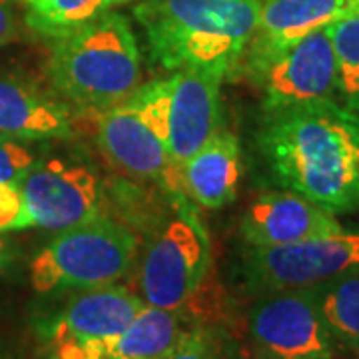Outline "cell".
Listing matches in <instances>:
<instances>
[{
  "label": "cell",
  "instance_id": "obj_1",
  "mask_svg": "<svg viewBox=\"0 0 359 359\" xmlns=\"http://www.w3.org/2000/svg\"><path fill=\"white\" fill-rule=\"evenodd\" d=\"M285 190L334 214L359 212V114L332 98L266 110L257 134Z\"/></svg>",
  "mask_w": 359,
  "mask_h": 359
},
{
  "label": "cell",
  "instance_id": "obj_2",
  "mask_svg": "<svg viewBox=\"0 0 359 359\" xmlns=\"http://www.w3.org/2000/svg\"><path fill=\"white\" fill-rule=\"evenodd\" d=\"M262 0H140L134 16L164 70L231 76L256 32Z\"/></svg>",
  "mask_w": 359,
  "mask_h": 359
},
{
  "label": "cell",
  "instance_id": "obj_3",
  "mask_svg": "<svg viewBox=\"0 0 359 359\" xmlns=\"http://www.w3.org/2000/svg\"><path fill=\"white\" fill-rule=\"evenodd\" d=\"M46 74L68 102L106 110L128 100L142 80L140 46L124 14H98L54 40Z\"/></svg>",
  "mask_w": 359,
  "mask_h": 359
},
{
  "label": "cell",
  "instance_id": "obj_4",
  "mask_svg": "<svg viewBox=\"0 0 359 359\" xmlns=\"http://www.w3.org/2000/svg\"><path fill=\"white\" fill-rule=\"evenodd\" d=\"M136 254V233L98 216L58 231L32 259L30 283L39 294L118 283L132 269Z\"/></svg>",
  "mask_w": 359,
  "mask_h": 359
},
{
  "label": "cell",
  "instance_id": "obj_5",
  "mask_svg": "<svg viewBox=\"0 0 359 359\" xmlns=\"http://www.w3.org/2000/svg\"><path fill=\"white\" fill-rule=\"evenodd\" d=\"M210 259L208 231L190 210H184L168 222L142 256L140 297L156 308L182 311L204 283Z\"/></svg>",
  "mask_w": 359,
  "mask_h": 359
},
{
  "label": "cell",
  "instance_id": "obj_6",
  "mask_svg": "<svg viewBox=\"0 0 359 359\" xmlns=\"http://www.w3.org/2000/svg\"><path fill=\"white\" fill-rule=\"evenodd\" d=\"M248 330L259 353L271 359H334L339 349L311 285L259 295L248 313Z\"/></svg>",
  "mask_w": 359,
  "mask_h": 359
},
{
  "label": "cell",
  "instance_id": "obj_7",
  "mask_svg": "<svg viewBox=\"0 0 359 359\" xmlns=\"http://www.w3.org/2000/svg\"><path fill=\"white\" fill-rule=\"evenodd\" d=\"M245 280L259 292L309 287L359 271V231L339 230L276 248H248Z\"/></svg>",
  "mask_w": 359,
  "mask_h": 359
},
{
  "label": "cell",
  "instance_id": "obj_8",
  "mask_svg": "<svg viewBox=\"0 0 359 359\" xmlns=\"http://www.w3.org/2000/svg\"><path fill=\"white\" fill-rule=\"evenodd\" d=\"M32 228L65 231L100 216V186L86 166L50 158L18 180Z\"/></svg>",
  "mask_w": 359,
  "mask_h": 359
},
{
  "label": "cell",
  "instance_id": "obj_9",
  "mask_svg": "<svg viewBox=\"0 0 359 359\" xmlns=\"http://www.w3.org/2000/svg\"><path fill=\"white\" fill-rule=\"evenodd\" d=\"M254 80L264 92L266 110L334 98L337 92V62L327 30L320 28L295 42Z\"/></svg>",
  "mask_w": 359,
  "mask_h": 359
},
{
  "label": "cell",
  "instance_id": "obj_10",
  "mask_svg": "<svg viewBox=\"0 0 359 359\" xmlns=\"http://www.w3.org/2000/svg\"><path fill=\"white\" fill-rule=\"evenodd\" d=\"M98 142L104 154L130 176L150 180L166 192L184 196L182 168L130 100L102 110L98 118Z\"/></svg>",
  "mask_w": 359,
  "mask_h": 359
},
{
  "label": "cell",
  "instance_id": "obj_11",
  "mask_svg": "<svg viewBox=\"0 0 359 359\" xmlns=\"http://www.w3.org/2000/svg\"><path fill=\"white\" fill-rule=\"evenodd\" d=\"M144 306L146 302L140 294L130 292L120 283L78 290L46 330L54 347H102L108 358V346L126 330Z\"/></svg>",
  "mask_w": 359,
  "mask_h": 359
},
{
  "label": "cell",
  "instance_id": "obj_12",
  "mask_svg": "<svg viewBox=\"0 0 359 359\" xmlns=\"http://www.w3.org/2000/svg\"><path fill=\"white\" fill-rule=\"evenodd\" d=\"M358 11L359 0H262L256 32L240 68L256 78L295 42Z\"/></svg>",
  "mask_w": 359,
  "mask_h": 359
},
{
  "label": "cell",
  "instance_id": "obj_13",
  "mask_svg": "<svg viewBox=\"0 0 359 359\" xmlns=\"http://www.w3.org/2000/svg\"><path fill=\"white\" fill-rule=\"evenodd\" d=\"M170 80L168 150L182 168L219 130V90L226 76L212 70H178Z\"/></svg>",
  "mask_w": 359,
  "mask_h": 359
},
{
  "label": "cell",
  "instance_id": "obj_14",
  "mask_svg": "<svg viewBox=\"0 0 359 359\" xmlns=\"http://www.w3.org/2000/svg\"><path fill=\"white\" fill-rule=\"evenodd\" d=\"M344 230L334 212L292 190H276L256 198L242 218L248 248H276Z\"/></svg>",
  "mask_w": 359,
  "mask_h": 359
},
{
  "label": "cell",
  "instance_id": "obj_15",
  "mask_svg": "<svg viewBox=\"0 0 359 359\" xmlns=\"http://www.w3.org/2000/svg\"><path fill=\"white\" fill-rule=\"evenodd\" d=\"M0 136L20 142L66 140L74 136L70 106L39 86L0 78Z\"/></svg>",
  "mask_w": 359,
  "mask_h": 359
},
{
  "label": "cell",
  "instance_id": "obj_16",
  "mask_svg": "<svg viewBox=\"0 0 359 359\" xmlns=\"http://www.w3.org/2000/svg\"><path fill=\"white\" fill-rule=\"evenodd\" d=\"M184 194L200 208L216 210L238 196L242 178V148L236 134L218 130L182 166Z\"/></svg>",
  "mask_w": 359,
  "mask_h": 359
},
{
  "label": "cell",
  "instance_id": "obj_17",
  "mask_svg": "<svg viewBox=\"0 0 359 359\" xmlns=\"http://www.w3.org/2000/svg\"><path fill=\"white\" fill-rule=\"evenodd\" d=\"M182 334L180 311L146 304L108 346V359H166Z\"/></svg>",
  "mask_w": 359,
  "mask_h": 359
},
{
  "label": "cell",
  "instance_id": "obj_18",
  "mask_svg": "<svg viewBox=\"0 0 359 359\" xmlns=\"http://www.w3.org/2000/svg\"><path fill=\"white\" fill-rule=\"evenodd\" d=\"M337 346L359 353V271L311 285Z\"/></svg>",
  "mask_w": 359,
  "mask_h": 359
},
{
  "label": "cell",
  "instance_id": "obj_19",
  "mask_svg": "<svg viewBox=\"0 0 359 359\" xmlns=\"http://www.w3.org/2000/svg\"><path fill=\"white\" fill-rule=\"evenodd\" d=\"M26 25L42 36L56 40L70 34L98 14L114 6V0H22Z\"/></svg>",
  "mask_w": 359,
  "mask_h": 359
},
{
  "label": "cell",
  "instance_id": "obj_20",
  "mask_svg": "<svg viewBox=\"0 0 359 359\" xmlns=\"http://www.w3.org/2000/svg\"><path fill=\"white\" fill-rule=\"evenodd\" d=\"M337 62V92L359 114V11L325 26Z\"/></svg>",
  "mask_w": 359,
  "mask_h": 359
},
{
  "label": "cell",
  "instance_id": "obj_21",
  "mask_svg": "<svg viewBox=\"0 0 359 359\" xmlns=\"http://www.w3.org/2000/svg\"><path fill=\"white\" fill-rule=\"evenodd\" d=\"M32 228L25 198L16 182H0V233Z\"/></svg>",
  "mask_w": 359,
  "mask_h": 359
},
{
  "label": "cell",
  "instance_id": "obj_22",
  "mask_svg": "<svg viewBox=\"0 0 359 359\" xmlns=\"http://www.w3.org/2000/svg\"><path fill=\"white\" fill-rule=\"evenodd\" d=\"M39 160L25 142L0 136V182H16Z\"/></svg>",
  "mask_w": 359,
  "mask_h": 359
},
{
  "label": "cell",
  "instance_id": "obj_23",
  "mask_svg": "<svg viewBox=\"0 0 359 359\" xmlns=\"http://www.w3.org/2000/svg\"><path fill=\"white\" fill-rule=\"evenodd\" d=\"M166 359H218L216 344L204 327H188L180 335L178 344L168 353Z\"/></svg>",
  "mask_w": 359,
  "mask_h": 359
},
{
  "label": "cell",
  "instance_id": "obj_24",
  "mask_svg": "<svg viewBox=\"0 0 359 359\" xmlns=\"http://www.w3.org/2000/svg\"><path fill=\"white\" fill-rule=\"evenodd\" d=\"M18 34V16L13 0H0V46L13 42Z\"/></svg>",
  "mask_w": 359,
  "mask_h": 359
},
{
  "label": "cell",
  "instance_id": "obj_25",
  "mask_svg": "<svg viewBox=\"0 0 359 359\" xmlns=\"http://www.w3.org/2000/svg\"><path fill=\"white\" fill-rule=\"evenodd\" d=\"M13 262V248L8 244V240H4L0 236V271L6 268Z\"/></svg>",
  "mask_w": 359,
  "mask_h": 359
},
{
  "label": "cell",
  "instance_id": "obj_26",
  "mask_svg": "<svg viewBox=\"0 0 359 359\" xmlns=\"http://www.w3.org/2000/svg\"><path fill=\"white\" fill-rule=\"evenodd\" d=\"M256 359H271V358H266V355H262V353H259V355H257Z\"/></svg>",
  "mask_w": 359,
  "mask_h": 359
},
{
  "label": "cell",
  "instance_id": "obj_27",
  "mask_svg": "<svg viewBox=\"0 0 359 359\" xmlns=\"http://www.w3.org/2000/svg\"><path fill=\"white\" fill-rule=\"evenodd\" d=\"M116 4H120V2H130V0H114Z\"/></svg>",
  "mask_w": 359,
  "mask_h": 359
},
{
  "label": "cell",
  "instance_id": "obj_28",
  "mask_svg": "<svg viewBox=\"0 0 359 359\" xmlns=\"http://www.w3.org/2000/svg\"><path fill=\"white\" fill-rule=\"evenodd\" d=\"M48 359H56V358H54V355H52V358H48Z\"/></svg>",
  "mask_w": 359,
  "mask_h": 359
},
{
  "label": "cell",
  "instance_id": "obj_29",
  "mask_svg": "<svg viewBox=\"0 0 359 359\" xmlns=\"http://www.w3.org/2000/svg\"><path fill=\"white\" fill-rule=\"evenodd\" d=\"M0 359H4V358H0Z\"/></svg>",
  "mask_w": 359,
  "mask_h": 359
}]
</instances>
